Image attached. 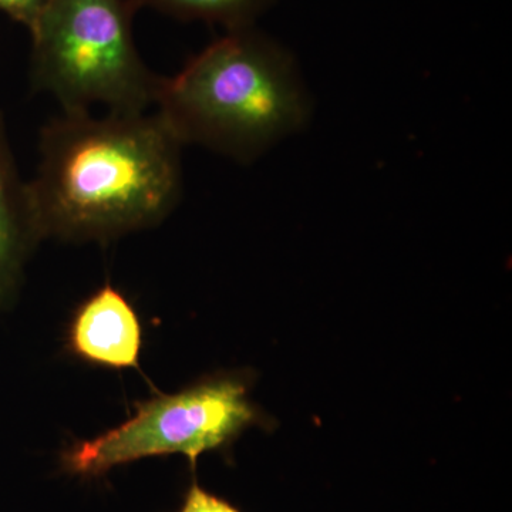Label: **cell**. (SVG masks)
<instances>
[{"instance_id": "obj_1", "label": "cell", "mask_w": 512, "mask_h": 512, "mask_svg": "<svg viewBox=\"0 0 512 512\" xmlns=\"http://www.w3.org/2000/svg\"><path fill=\"white\" fill-rule=\"evenodd\" d=\"M183 147L156 111H62L40 130L28 181L42 239L109 242L157 227L183 197Z\"/></svg>"}, {"instance_id": "obj_2", "label": "cell", "mask_w": 512, "mask_h": 512, "mask_svg": "<svg viewBox=\"0 0 512 512\" xmlns=\"http://www.w3.org/2000/svg\"><path fill=\"white\" fill-rule=\"evenodd\" d=\"M154 107L184 147L248 165L309 126L313 99L291 50L249 26L161 77Z\"/></svg>"}, {"instance_id": "obj_3", "label": "cell", "mask_w": 512, "mask_h": 512, "mask_svg": "<svg viewBox=\"0 0 512 512\" xmlns=\"http://www.w3.org/2000/svg\"><path fill=\"white\" fill-rule=\"evenodd\" d=\"M130 0H49L32 35L30 83L69 111L146 113L160 76L138 53Z\"/></svg>"}, {"instance_id": "obj_4", "label": "cell", "mask_w": 512, "mask_h": 512, "mask_svg": "<svg viewBox=\"0 0 512 512\" xmlns=\"http://www.w3.org/2000/svg\"><path fill=\"white\" fill-rule=\"evenodd\" d=\"M259 421L245 380L214 376L137 403L136 412L120 426L67 448L62 468L89 480L144 458L181 454L194 470L202 454L227 447Z\"/></svg>"}, {"instance_id": "obj_5", "label": "cell", "mask_w": 512, "mask_h": 512, "mask_svg": "<svg viewBox=\"0 0 512 512\" xmlns=\"http://www.w3.org/2000/svg\"><path fill=\"white\" fill-rule=\"evenodd\" d=\"M67 349L89 365L138 369L143 328L124 293L106 284L83 301L70 320Z\"/></svg>"}, {"instance_id": "obj_6", "label": "cell", "mask_w": 512, "mask_h": 512, "mask_svg": "<svg viewBox=\"0 0 512 512\" xmlns=\"http://www.w3.org/2000/svg\"><path fill=\"white\" fill-rule=\"evenodd\" d=\"M40 241L28 181L20 177L0 110V313L18 301L26 265Z\"/></svg>"}, {"instance_id": "obj_7", "label": "cell", "mask_w": 512, "mask_h": 512, "mask_svg": "<svg viewBox=\"0 0 512 512\" xmlns=\"http://www.w3.org/2000/svg\"><path fill=\"white\" fill-rule=\"evenodd\" d=\"M136 10L150 8L181 20H200L228 30L256 26L278 0H130Z\"/></svg>"}, {"instance_id": "obj_8", "label": "cell", "mask_w": 512, "mask_h": 512, "mask_svg": "<svg viewBox=\"0 0 512 512\" xmlns=\"http://www.w3.org/2000/svg\"><path fill=\"white\" fill-rule=\"evenodd\" d=\"M177 512H242L234 504L210 493L194 481L184 495L183 504Z\"/></svg>"}, {"instance_id": "obj_9", "label": "cell", "mask_w": 512, "mask_h": 512, "mask_svg": "<svg viewBox=\"0 0 512 512\" xmlns=\"http://www.w3.org/2000/svg\"><path fill=\"white\" fill-rule=\"evenodd\" d=\"M49 0H0V12L30 30L36 25Z\"/></svg>"}]
</instances>
